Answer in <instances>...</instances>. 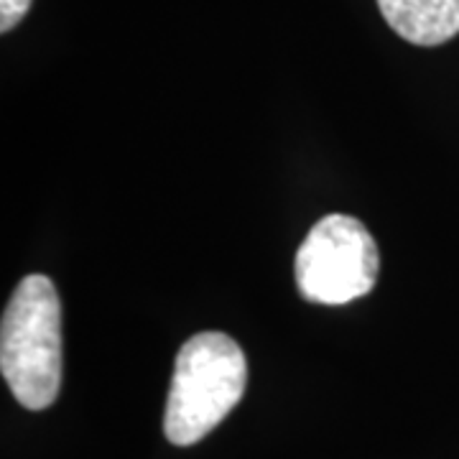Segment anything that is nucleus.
<instances>
[{
    "label": "nucleus",
    "instance_id": "39448f33",
    "mask_svg": "<svg viewBox=\"0 0 459 459\" xmlns=\"http://www.w3.org/2000/svg\"><path fill=\"white\" fill-rule=\"evenodd\" d=\"M31 8V0H0V31L16 29Z\"/></svg>",
    "mask_w": 459,
    "mask_h": 459
},
{
    "label": "nucleus",
    "instance_id": "7ed1b4c3",
    "mask_svg": "<svg viewBox=\"0 0 459 459\" xmlns=\"http://www.w3.org/2000/svg\"><path fill=\"white\" fill-rule=\"evenodd\" d=\"M296 286L307 301L340 307L373 291L380 255L370 230L350 214L322 217L296 250Z\"/></svg>",
    "mask_w": 459,
    "mask_h": 459
},
{
    "label": "nucleus",
    "instance_id": "20e7f679",
    "mask_svg": "<svg viewBox=\"0 0 459 459\" xmlns=\"http://www.w3.org/2000/svg\"><path fill=\"white\" fill-rule=\"evenodd\" d=\"M385 23L416 47H439L459 33V0H377Z\"/></svg>",
    "mask_w": 459,
    "mask_h": 459
},
{
    "label": "nucleus",
    "instance_id": "f257e3e1",
    "mask_svg": "<svg viewBox=\"0 0 459 459\" xmlns=\"http://www.w3.org/2000/svg\"><path fill=\"white\" fill-rule=\"evenodd\" d=\"M0 370L21 406L49 409L62 385V301L41 273L21 281L0 325Z\"/></svg>",
    "mask_w": 459,
    "mask_h": 459
},
{
    "label": "nucleus",
    "instance_id": "f03ea898",
    "mask_svg": "<svg viewBox=\"0 0 459 459\" xmlns=\"http://www.w3.org/2000/svg\"><path fill=\"white\" fill-rule=\"evenodd\" d=\"M247 362L240 344L222 332H199L177 355L166 401V439L189 446L204 439L240 403Z\"/></svg>",
    "mask_w": 459,
    "mask_h": 459
}]
</instances>
